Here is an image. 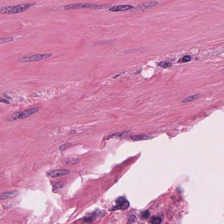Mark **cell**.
Wrapping results in <instances>:
<instances>
[{"label": "cell", "instance_id": "obj_1", "mask_svg": "<svg viewBox=\"0 0 224 224\" xmlns=\"http://www.w3.org/2000/svg\"><path fill=\"white\" fill-rule=\"evenodd\" d=\"M33 4H21L15 6H8L0 8V13L2 14H16L26 11L28 8L35 5Z\"/></svg>", "mask_w": 224, "mask_h": 224}, {"label": "cell", "instance_id": "obj_2", "mask_svg": "<svg viewBox=\"0 0 224 224\" xmlns=\"http://www.w3.org/2000/svg\"><path fill=\"white\" fill-rule=\"evenodd\" d=\"M39 110V108L37 107H35L30 108L24 111L15 112L7 117L6 121L8 122H12L17 120H22L26 118L32 114L37 112Z\"/></svg>", "mask_w": 224, "mask_h": 224}, {"label": "cell", "instance_id": "obj_3", "mask_svg": "<svg viewBox=\"0 0 224 224\" xmlns=\"http://www.w3.org/2000/svg\"><path fill=\"white\" fill-rule=\"evenodd\" d=\"M52 56V54H38V55L24 56L19 58L18 60L21 62H34L49 58Z\"/></svg>", "mask_w": 224, "mask_h": 224}, {"label": "cell", "instance_id": "obj_4", "mask_svg": "<svg viewBox=\"0 0 224 224\" xmlns=\"http://www.w3.org/2000/svg\"><path fill=\"white\" fill-rule=\"evenodd\" d=\"M98 5L94 4L89 3H77V4H71L66 5L64 7V9L66 10H69L85 9V8H93L94 9Z\"/></svg>", "mask_w": 224, "mask_h": 224}, {"label": "cell", "instance_id": "obj_5", "mask_svg": "<svg viewBox=\"0 0 224 224\" xmlns=\"http://www.w3.org/2000/svg\"><path fill=\"white\" fill-rule=\"evenodd\" d=\"M158 4H159V2H157V1L140 4V5H138L137 7H135L134 11H140L144 10L145 9H148L150 7H155Z\"/></svg>", "mask_w": 224, "mask_h": 224}, {"label": "cell", "instance_id": "obj_6", "mask_svg": "<svg viewBox=\"0 0 224 224\" xmlns=\"http://www.w3.org/2000/svg\"><path fill=\"white\" fill-rule=\"evenodd\" d=\"M70 173V171L68 170L58 169L52 171L48 173V176L50 177L55 178V177H59V176H63L67 175Z\"/></svg>", "mask_w": 224, "mask_h": 224}, {"label": "cell", "instance_id": "obj_7", "mask_svg": "<svg viewBox=\"0 0 224 224\" xmlns=\"http://www.w3.org/2000/svg\"><path fill=\"white\" fill-rule=\"evenodd\" d=\"M133 8L134 7L132 5H121L111 7L109 10L112 12H123L133 9Z\"/></svg>", "mask_w": 224, "mask_h": 224}, {"label": "cell", "instance_id": "obj_8", "mask_svg": "<svg viewBox=\"0 0 224 224\" xmlns=\"http://www.w3.org/2000/svg\"><path fill=\"white\" fill-rule=\"evenodd\" d=\"M18 192L16 190L3 193L0 194V200L12 198L18 195Z\"/></svg>", "mask_w": 224, "mask_h": 224}, {"label": "cell", "instance_id": "obj_9", "mask_svg": "<svg viewBox=\"0 0 224 224\" xmlns=\"http://www.w3.org/2000/svg\"><path fill=\"white\" fill-rule=\"evenodd\" d=\"M129 206L130 203L129 201L125 200L123 203L117 205V206L115 207L114 208H112V209H111V210L110 211H116L120 209L126 210V209L128 208Z\"/></svg>", "mask_w": 224, "mask_h": 224}, {"label": "cell", "instance_id": "obj_10", "mask_svg": "<svg viewBox=\"0 0 224 224\" xmlns=\"http://www.w3.org/2000/svg\"><path fill=\"white\" fill-rule=\"evenodd\" d=\"M200 97V95L199 94H195V95L188 96L187 98H184L182 100V102L183 103H187V102H190L193 101L198 99Z\"/></svg>", "mask_w": 224, "mask_h": 224}, {"label": "cell", "instance_id": "obj_11", "mask_svg": "<svg viewBox=\"0 0 224 224\" xmlns=\"http://www.w3.org/2000/svg\"><path fill=\"white\" fill-rule=\"evenodd\" d=\"M127 133H128V132L125 131L123 132L117 133H115V134H111V135L108 136V139L111 138H122L125 137V136L127 135Z\"/></svg>", "mask_w": 224, "mask_h": 224}, {"label": "cell", "instance_id": "obj_12", "mask_svg": "<svg viewBox=\"0 0 224 224\" xmlns=\"http://www.w3.org/2000/svg\"><path fill=\"white\" fill-rule=\"evenodd\" d=\"M150 137L145 135H135L131 137V139L133 141H141L150 139Z\"/></svg>", "mask_w": 224, "mask_h": 224}, {"label": "cell", "instance_id": "obj_13", "mask_svg": "<svg viewBox=\"0 0 224 224\" xmlns=\"http://www.w3.org/2000/svg\"><path fill=\"white\" fill-rule=\"evenodd\" d=\"M191 60V56H190V55H186V56H183V57H181L177 63L179 64L185 63L189 62Z\"/></svg>", "mask_w": 224, "mask_h": 224}, {"label": "cell", "instance_id": "obj_14", "mask_svg": "<svg viewBox=\"0 0 224 224\" xmlns=\"http://www.w3.org/2000/svg\"><path fill=\"white\" fill-rule=\"evenodd\" d=\"M13 37L10 36L7 37L0 38V44H6V43H9L12 42L14 41Z\"/></svg>", "mask_w": 224, "mask_h": 224}, {"label": "cell", "instance_id": "obj_15", "mask_svg": "<svg viewBox=\"0 0 224 224\" xmlns=\"http://www.w3.org/2000/svg\"><path fill=\"white\" fill-rule=\"evenodd\" d=\"M158 66L161 67V68H164V69H166V68H170V67L172 66V64L171 63L169 62H167V61H162L161 62H159L157 64Z\"/></svg>", "mask_w": 224, "mask_h": 224}, {"label": "cell", "instance_id": "obj_16", "mask_svg": "<svg viewBox=\"0 0 224 224\" xmlns=\"http://www.w3.org/2000/svg\"><path fill=\"white\" fill-rule=\"evenodd\" d=\"M162 219L160 217H153L150 220V222L152 224H159L162 222Z\"/></svg>", "mask_w": 224, "mask_h": 224}, {"label": "cell", "instance_id": "obj_17", "mask_svg": "<svg viewBox=\"0 0 224 224\" xmlns=\"http://www.w3.org/2000/svg\"><path fill=\"white\" fill-rule=\"evenodd\" d=\"M111 6V5L110 4H105V5H98L95 7L94 9H107V8H109Z\"/></svg>", "mask_w": 224, "mask_h": 224}, {"label": "cell", "instance_id": "obj_18", "mask_svg": "<svg viewBox=\"0 0 224 224\" xmlns=\"http://www.w3.org/2000/svg\"><path fill=\"white\" fill-rule=\"evenodd\" d=\"M150 215V213L148 211H144V212H142L141 214L142 218H144V219H147V218H149Z\"/></svg>", "mask_w": 224, "mask_h": 224}, {"label": "cell", "instance_id": "obj_19", "mask_svg": "<svg viewBox=\"0 0 224 224\" xmlns=\"http://www.w3.org/2000/svg\"><path fill=\"white\" fill-rule=\"evenodd\" d=\"M137 221V218L135 215H131L129 218L128 223H132Z\"/></svg>", "mask_w": 224, "mask_h": 224}, {"label": "cell", "instance_id": "obj_20", "mask_svg": "<svg viewBox=\"0 0 224 224\" xmlns=\"http://www.w3.org/2000/svg\"><path fill=\"white\" fill-rule=\"evenodd\" d=\"M79 160L78 159H72L71 160H70V161H68V162H67V163H68V164H77V163H79Z\"/></svg>", "mask_w": 224, "mask_h": 224}, {"label": "cell", "instance_id": "obj_21", "mask_svg": "<svg viewBox=\"0 0 224 224\" xmlns=\"http://www.w3.org/2000/svg\"><path fill=\"white\" fill-rule=\"evenodd\" d=\"M64 186V183L62 182L57 183L54 185L55 189H58V188H62Z\"/></svg>", "mask_w": 224, "mask_h": 224}, {"label": "cell", "instance_id": "obj_22", "mask_svg": "<svg viewBox=\"0 0 224 224\" xmlns=\"http://www.w3.org/2000/svg\"><path fill=\"white\" fill-rule=\"evenodd\" d=\"M94 218L93 217H85V219H84L83 221L87 223H90L94 221Z\"/></svg>", "mask_w": 224, "mask_h": 224}, {"label": "cell", "instance_id": "obj_23", "mask_svg": "<svg viewBox=\"0 0 224 224\" xmlns=\"http://www.w3.org/2000/svg\"><path fill=\"white\" fill-rule=\"evenodd\" d=\"M124 201H125V200H124V198L123 197H119V198L117 199L116 201V203H117V204H119L123 203Z\"/></svg>", "mask_w": 224, "mask_h": 224}, {"label": "cell", "instance_id": "obj_24", "mask_svg": "<svg viewBox=\"0 0 224 224\" xmlns=\"http://www.w3.org/2000/svg\"><path fill=\"white\" fill-rule=\"evenodd\" d=\"M0 102H2V103H5L7 104H9L10 103V102L9 101L5 99V98H2V97H0Z\"/></svg>", "mask_w": 224, "mask_h": 224}, {"label": "cell", "instance_id": "obj_25", "mask_svg": "<svg viewBox=\"0 0 224 224\" xmlns=\"http://www.w3.org/2000/svg\"><path fill=\"white\" fill-rule=\"evenodd\" d=\"M105 41H101L99 42V43H97V44H107V43H111V41H108L105 42Z\"/></svg>", "mask_w": 224, "mask_h": 224}, {"label": "cell", "instance_id": "obj_26", "mask_svg": "<svg viewBox=\"0 0 224 224\" xmlns=\"http://www.w3.org/2000/svg\"><path fill=\"white\" fill-rule=\"evenodd\" d=\"M5 95V97H6V98H11V97H8V96H7V95H6V94H5V95Z\"/></svg>", "mask_w": 224, "mask_h": 224}]
</instances>
